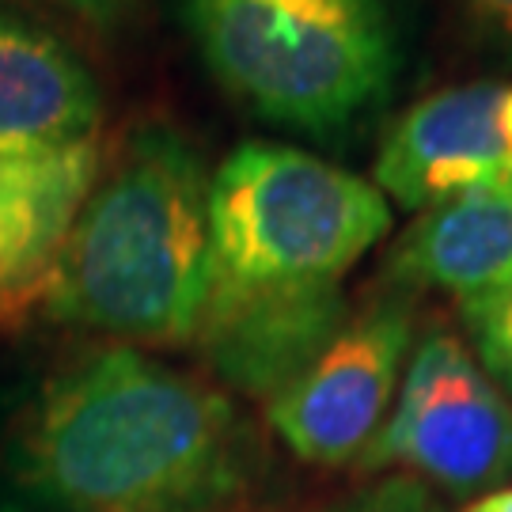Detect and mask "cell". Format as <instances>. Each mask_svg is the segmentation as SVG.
I'll list each match as a JSON object with an SVG mask.
<instances>
[{"label":"cell","instance_id":"4","mask_svg":"<svg viewBox=\"0 0 512 512\" xmlns=\"http://www.w3.org/2000/svg\"><path fill=\"white\" fill-rule=\"evenodd\" d=\"M205 69L262 122L342 137L399 76L391 0H183Z\"/></svg>","mask_w":512,"mask_h":512},{"label":"cell","instance_id":"10","mask_svg":"<svg viewBox=\"0 0 512 512\" xmlns=\"http://www.w3.org/2000/svg\"><path fill=\"white\" fill-rule=\"evenodd\" d=\"M410 289H444L459 300L512 285V186H486L425 209L387 258Z\"/></svg>","mask_w":512,"mask_h":512},{"label":"cell","instance_id":"5","mask_svg":"<svg viewBox=\"0 0 512 512\" xmlns=\"http://www.w3.org/2000/svg\"><path fill=\"white\" fill-rule=\"evenodd\" d=\"M365 463L403 467L452 494L501 490L512 478V406L456 334L421 338Z\"/></svg>","mask_w":512,"mask_h":512},{"label":"cell","instance_id":"11","mask_svg":"<svg viewBox=\"0 0 512 512\" xmlns=\"http://www.w3.org/2000/svg\"><path fill=\"white\" fill-rule=\"evenodd\" d=\"M463 323L478 349V365L512 391V285L463 300Z\"/></svg>","mask_w":512,"mask_h":512},{"label":"cell","instance_id":"6","mask_svg":"<svg viewBox=\"0 0 512 512\" xmlns=\"http://www.w3.org/2000/svg\"><path fill=\"white\" fill-rule=\"evenodd\" d=\"M414 342L410 293L376 296L266 399L274 433L304 463L338 467L365 456L395 406L399 376Z\"/></svg>","mask_w":512,"mask_h":512},{"label":"cell","instance_id":"13","mask_svg":"<svg viewBox=\"0 0 512 512\" xmlns=\"http://www.w3.org/2000/svg\"><path fill=\"white\" fill-rule=\"evenodd\" d=\"M57 4L65 12H73L76 19H84V23H92L99 31H107V27L122 23L133 12L137 0H57Z\"/></svg>","mask_w":512,"mask_h":512},{"label":"cell","instance_id":"1","mask_svg":"<svg viewBox=\"0 0 512 512\" xmlns=\"http://www.w3.org/2000/svg\"><path fill=\"white\" fill-rule=\"evenodd\" d=\"M391 232L361 175L293 145H239L209 183L198 346L228 384L274 399L349 319L342 277Z\"/></svg>","mask_w":512,"mask_h":512},{"label":"cell","instance_id":"15","mask_svg":"<svg viewBox=\"0 0 512 512\" xmlns=\"http://www.w3.org/2000/svg\"><path fill=\"white\" fill-rule=\"evenodd\" d=\"M501 137L512 156V84H505V95H501Z\"/></svg>","mask_w":512,"mask_h":512},{"label":"cell","instance_id":"8","mask_svg":"<svg viewBox=\"0 0 512 512\" xmlns=\"http://www.w3.org/2000/svg\"><path fill=\"white\" fill-rule=\"evenodd\" d=\"M99 118L92 69L57 35L0 8V160L92 145Z\"/></svg>","mask_w":512,"mask_h":512},{"label":"cell","instance_id":"14","mask_svg":"<svg viewBox=\"0 0 512 512\" xmlns=\"http://www.w3.org/2000/svg\"><path fill=\"white\" fill-rule=\"evenodd\" d=\"M459 512H512V486L509 490H490L486 497H478Z\"/></svg>","mask_w":512,"mask_h":512},{"label":"cell","instance_id":"3","mask_svg":"<svg viewBox=\"0 0 512 512\" xmlns=\"http://www.w3.org/2000/svg\"><path fill=\"white\" fill-rule=\"evenodd\" d=\"M209 183L186 133L133 129L57 251L42 315L133 346L194 342L209 300Z\"/></svg>","mask_w":512,"mask_h":512},{"label":"cell","instance_id":"7","mask_svg":"<svg viewBox=\"0 0 512 512\" xmlns=\"http://www.w3.org/2000/svg\"><path fill=\"white\" fill-rule=\"evenodd\" d=\"M505 84L478 80L425 95L384 137L372 179L406 209H433L486 186H512V156L501 137Z\"/></svg>","mask_w":512,"mask_h":512},{"label":"cell","instance_id":"12","mask_svg":"<svg viewBox=\"0 0 512 512\" xmlns=\"http://www.w3.org/2000/svg\"><path fill=\"white\" fill-rule=\"evenodd\" d=\"M456 8L471 35L512 65V0H456Z\"/></svg>","mask_w":512,"mask_h":512},{"label":"cell","instance_id":"9","mask_svg":"<svg viewBox=\"0 0 512 512\" xmlns=\"http://www.w3.org/2000/svg\"><path fill=\"white\" fill-rule=\"evenodd\" d=\"M99 164L95 141L54 156L0 160V311L42 300Z\"/></svg>","mask_w":512,"mask_h":512},{"label":"cell","instance_id":"2","mask_svg":"<svg viewBox=\"0 0 512 512\" xmlns=\"http://www.w3.org/2000/svg\"><path fill=\"white\" fill-rule=\"evenodd\" d=\"M12 478L38 512H217L243 486V433L220 391L114 346L27 410Z\"/></svg>","mask_w":512,"mask_h":512}]
</instances>
